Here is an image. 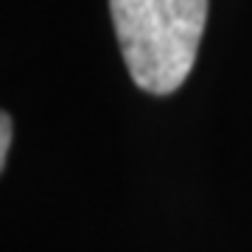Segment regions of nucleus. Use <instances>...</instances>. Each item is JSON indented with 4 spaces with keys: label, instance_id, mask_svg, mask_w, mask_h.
<instances>
[{
    "label": "nucleus",
    "instance_id": "obj_1",
    "mask_svg": "<svg viewBox=\"0 0 252 252\" xmlns=\"http://www.w3.org/2000/svg\"><path fill=\"white\" fill-rule=\"evenodd\" d=\"M109 11L135 84L154 95L174 93L196 62L207 0H109Z\"/></svg>",
    "mask_w": 252,
    "mask_h": 252
},
{
    "label": "nucleus",
    "instance_id": "obj_2",
    "mask_svg": "<svg viewBox=\"0 0 252 252\" xmlns=\"http://www.w3.org/2000/svg\"><path fill=\"white\" fill-rule=\"evenodd\" d=\"M9 143H11V118L3 112L0 115V165L9 160Z\"/></svg>",
    "mask_w": 252,
    "mask_h": 252
}]
</instances>
